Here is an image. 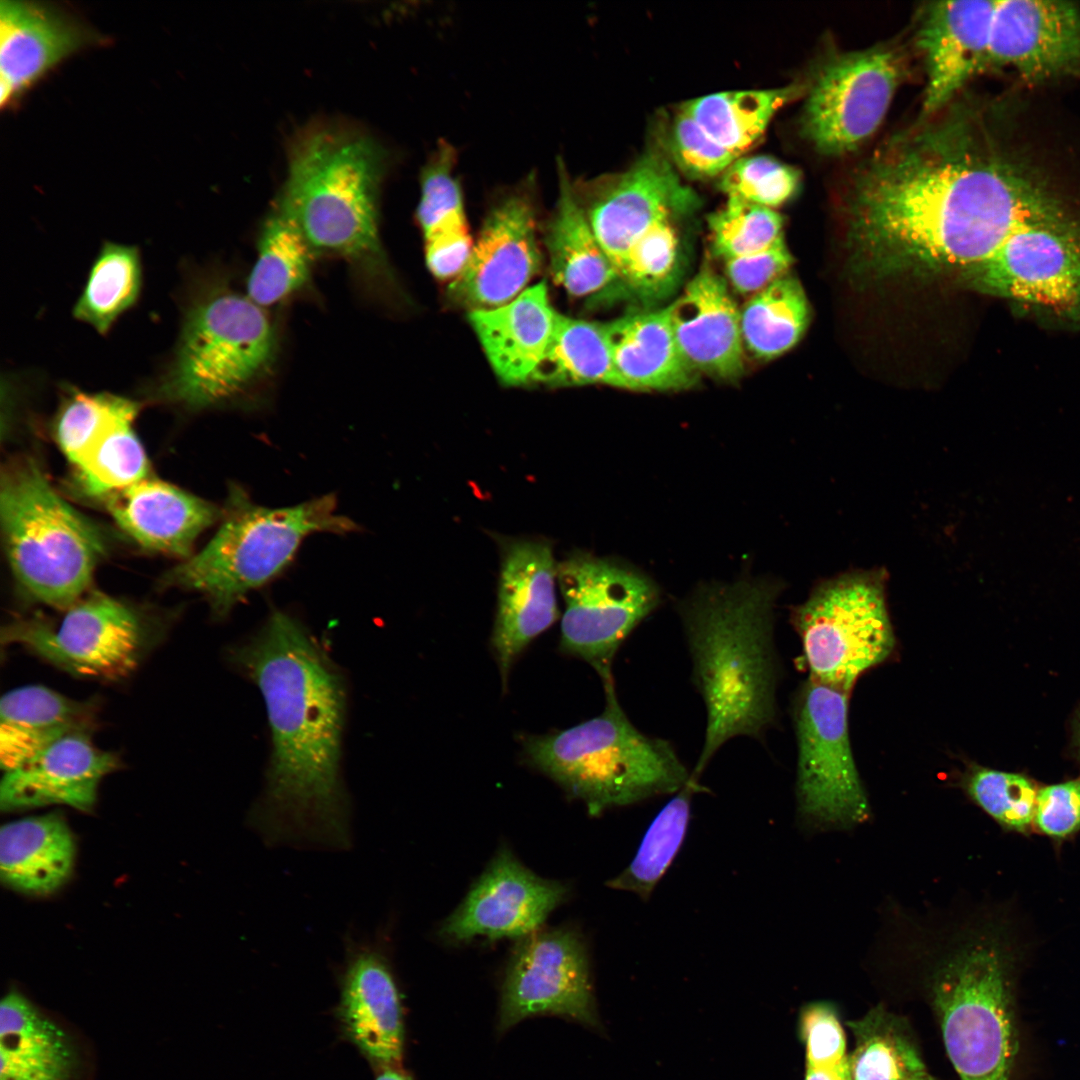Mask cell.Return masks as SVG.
I'll return each mask as SVG.
<instances>
[{"label":"cell","mask_w":1080,"mask_h":1080,"mask_svg":"<svg viewBox=\"0 0 1080 1080\" xmlns=\"http://www.w3.org/2000/svg\"><path fill=\"white\" fill-rule=\"evenodd\" d=\"M791 263V254L782 239L764 250L725 259L724 268L734 290L753 295L785 275Z\"/></svg>","instance_id":"obj_50"},{"label":"cell","mask_w":1080,"mask_h":1080,"mask_svg":"<svg viewBox=\"0 0 1080 1080\" xmlns=\"http://www.w3.org/2000/svg\"><path fill=\"white\" fill-rule=\"evenodd\" d=\"M556 315L546 282H539L502 306L469 311L467 317L498 379L520 386L532 382Z\"/></svg>","instance_id":"obj_29"},{"label":"cell","mask_w":1080,"mask_h":1080,"mask_svg":"<svg viewBox=\"0 0 1080 1080\" xmlns=\"http://www.w3.org/2000/svg\"><path fill=\"white\" fill-rule=\"evenodd\" d=\"M798 170L769 156L735 159L721 174L720 190L735 198L774 209L798 190Z\"/></svg>","instance_id":"obj_47"},{"label":"cell","mask_w":1080,"mask_h":1080,"mask_svg":"<svg viewBox=\"0 0 1080 1080\" xmlns=\"http://www.w3.org/2000/svg\"><path fill=\"white\" fill-rule=\"evenodd\" d=\"M104 37L64 8L0 2V104L8 107L48 71Z\"/></svg>","instance_id":"obj_21"},{"label":"cell","mask_w":1080,"mask_h":1080,"mask_svg":"<svg viewBox=\"0 0 1080 1080\" xmlns=\"http://www.w3.org/2000/svg\"><path fill=\"white\" fill-rule=\"evenodd\" d=\"M559 197L547 225L545 245L554 282L575 298L592 297L618 277L598 242L572 187L562 161H558Z\"/></svg>","instance_id":"obj_33"},{"label":"cell","mask_w":1080,"mask_h":1080,"mask_svg":"<svg viewBox=\"0 0 1080 1080\" xmlns=\"http://www.w3.org/2000/svg\"><path fill=\"white\" fill-rule=\"evenodd\" d=\"M746 350L759 359H773L801 339L809 321L806 295L799 281L783 275L751 295L740 309Z\"/></svg>","instance_id":"obj_37"},{"label":"cell","mask_w":1080,"mask_h":1080,"mask_svg":"<svg viewBox=\"0 0 1080 1080\" xmlns=\"http://www.w3.org/2000/svg\"><path fill=\"white\" fill-rule=\"evenodd\" d=\"M799 1028L805 1045L806 1067H834L849 1059L844 1030L832 1005L825 1002L806 1005L800 1013Z\"/></svg>","instance_id":"obj_49"},{"label":"cell","mask_w":1080,"mask_h":1080,"mask_svg":"<svg viewBox=\"0 0 1080 1080\" xmlns=\"http://www.w3.org/2000/svg\"><path fill=\"white\" fill-rule=\"evenodd\" d=\"M118 767L119 758L97 747L90 734L68 735L4 772L0 807L10 812L67 805L89 811L100 782Z\"/></svg>","instance_id":"obj_25"},{"label":"cell","mask_w":1080,"mask_h":1080,"mask_svg":"<svg viewBox=\"0 0 1080 1080\" xmlns=\"http://www.w3.org/2000/svg\"><path fill=\"white\" fill-rule=\"evenodd\" d=\"M995 2L939 1L923 9L916 39L927 74L923 118L950 104L968 80L987 65Z\"/></svg>","instance_id":"obj_24"},{"label":"cell","mask_w":1080,"mask_h":1080,"mask_svg":"<svg viewBox=\"0 0 1080 1080\" xmlns=\"http://www.w3.org/2000/svg\"><path fill=\"white\" fill-rule=\"evenodd\" d=\"M501 554L492 645L505 685L518 655L558 618L557 565L544 541L511 540Z\"/></svg>","instance_id":"obj_23"},{"label":"cell","mask_w":1080,"mask_h":1080,"mask_svg":"<svg viewBox=\"0 0 1080 1080\" xmlns=\"http://www.w3.org/2000/svg\"><path fill=\"white\" fill-rule=\"evenodd\" d=\"M969 797L1003 827L1027 833L1034 821L1035 784L1020 774L974 765L963 778Z\"/></svg>","instance_id":"obj_45"},{"label":"cell","mask_w":1080,"mask_h":1080,"mask_svg":"<svg viewBox=\"0 0 1080 1080\" xmlns=\"http://www.w3.org/2000/svg\"><path fill=\"white\" fill-rule=\"evenodd\" d=\"M605 329L615 367L632 391H675L692 387L699 374L683 356L668 308L626 314Z\"/></svg>","instance_id":"obj_31"},{"label":"cell","mask_w":1080,"mask_h":1080,"mask_svg":"<svg viewBox=\"0 0 1080 1080\" xmlns=\"http://www.w3.org/2000/svg\"><path fill=\"white\" fill-rule=\"evenodd\" d=\"M375 1080H413L412 1077L398 1067L380 1068Z\"/></svg>","instance_id":"obj_53"},{"label":"cell","mask_w":1080,"mask_h":1080,"mask_svg":"<svg viewBox=\"0 0 1080 1080\" xmlns=\"http://www.w3.org/2000/svg\"><path fill=\"white\" fill-rule=\"evenodd\" d=\"M64 611L59 620L15 618L3 627L2 641L72 675L112 681L134 672L165 633L158 615L99 591Z\"/></svg>","instance_id":"obj_11"},{"label":"cell","mask_w":1080,"mask_h":1080,"mask_svg":"<svg viewBox=\"0 0 1080 1080\" xmlns=\"http://www.w3.org/2000/svg\"><path fill=\"white\" fill-rule=\"evenodd\" d=\"M883 568L851 570L817 584L794 607L810 679L849 693L858 677L895 647Z\"/></svg>","instance_id":"obj_10"},{"label":"cell","mask_w":1080,"mask_h":1080,"mask_svg":"<svg viewBox=\"0 0 1080 1080\" xmlns=\"http://www.w3.org/2000/svg\"><path fill=\"white\" fill-rule=\"evenodd\" d=\"M337 1016L345 1036L378 1069L398 1067L405 1041L402 1001L390 962L376 942L350 941Z\"/></svg>","instance_id":"obj_22"},{"label":"cell","mask_w":1080,"mask_h":1080,"mask_svg":"<svg viewBox=\"0 0 1080 1080\" xmlns=\"http://www.w3.org/2000/svg\"><path fill=\"white\" fill-rule=\"evenodd\" d=\"M975 290L1080 323V239L1033 226L963 270Z\"/></svg>","instance_id":"obj_16"},{"label":"cell","mask_w":1080,"mask_h":1080,"mask_svg":"<svg viewBox=\"0 0 1080 1080\" xmlns=\"http://www.w3.org/2000/svg\"><path fill=\"white\" fill-rule=\"evenodd\" d=\"M667 308L678 346L699 375L732 380L742 374L740 309L723 278L703 268Z\"/></svg>","instance_id":"obj_26"},{"label":"cell","mask_w":1080,"mask_h":1080,"mask_svg":"<svg viewBox=\"0 0 1080 1080\" xmlns=\"http://www.w3.org/2000/svg\"><path fill=\"white\" fill-rule=\"evenodd\" d=\"M703 790L691 773L689 782L654 818L631 863L607 882L608 887L634 893L643 900L650 897L683 843L693 795Z\"/></svg>","instance_id":"obj_41"},{"label":"cell","mask_w":1080,"mask_h":1080,"mask_svg":"<svg viewBox=\"0 0 1080 1080\" xmlns=\"http://www.w3.org/2000/svg\"><path fill=\"white\" fill-rule=\"evenodd\" d=\"M794 720L802 825L847 830L866 822L871 811L850 745L848 693L809 679L796 699Z\"/></svg>","instance_id":"obj_12"},{"label":"cell","mask_w":1080,"mask_h":1080,"mask_svg":"<svg viewBox=\"0 0 1080 1080\" xmlns=\"http://www.w3.org/2000/svg\"><path fill=\"white\" fill-rule=\"evenodd\" d=\"M668 143L673 161L679 169L694 178L722 174L738 158L714 141L682 109L673 122Z\"/></svg>","instance_id":"obj_48"},{"label":"cell","mask_w":1080,"mask_h":1080,"mask_svg":"<svg viewBox=\"0 0 1080 1080\" xmlns=\"http://www.w3.org/2000/svg\"><path fill=\"white\" fill-rule=\"evenodd\" d=\"M0 1024V1080H88L80 1041L22 993L2 998Z\"/></svg>","instance_id":"obj_28"},{"label":"cell","mask_w":1080,"mask_h":1080,"mask_svg":"<svg viewBox=\"0 0 1080 1080\" xmlns=\"http://www.w3.org/2000/svg\"><path fill=\"white\" fill-rule=\"evenodd\" d=\"M557 580L565 604L561 649L590 664L605 693L614 691V658L657 607V587L632 569L585 553H574L559 563Z\"/></svg>","instance_id":"obj_13"},{"label":"cell","mask_w":1080,"mask_h":1080,"mask_svg":"<svg viewBox=\"0 0 1080 1080\" xmlns=\"http://www.w3.org/2000/svg\"><path fill=\"white\" fill-rule=\"evenodd\" d=\"M142 281L139 249L105 242L74 305L73 316L99 334H107L118 318L137 303Z\"/></svg>","instance_id":"obj_39"},{"label":"cell","mask_w":1080,"mask_h":1080,"mask_svg":"<svg viewBox=\"0 0 1080 1080\" xmlns=\"http://www.w3.org/2000/svg\"><path fill=\"white\" fill-rule=\"evenodd\" d=\"M1034 823L1044 834L1067 837L1080 829V779L1038 790Z\"/></svg>","instance_id":"obj_51"},{"label":"cell","mask_w":1080,"mask_h":1080,"mask_svg":"<svg viewBox=\"0 0 1080 1080\" xmlns=\"http://www.w3.org/2000/svg\"><path fill=\"white\" fill-rule=\"evenodd\" d=\"M1018 960L1002 944L972 942L947 951L928 968V992L960 1080H1011Z\"/></svg>","instance_id":"obj_9"},{"label":"cell","mask_w":1080,"mask_h":1080,"mask_svg":"<svg viewBox=\"0 0 1080 1080\" xmlns=\"http://www.w3.org/2000/svg\"><path fill=\"white\" fill-rule=\"evenodd\" d=\"M231 658L261 691L272 734L265 792L252 824L272 843L345 848L350 830L340 774V674L304 627L279 611Z\"/></svg>","instance_id":"obj_2"},{"label":"cell","mask_w":1080,"mask_h":1080,"mask_svg":"<svg viewBox=\"0 0 1080 1080\" xmlns=\"http://www.w3.org/2000/svg\"><path fill=\"white\" fill-rule=\"evenodd\" d=\"M567 894L565 885L537 876L508 848H501L439 934L452 942L476 937L519 940L539 930Z\"/></svg>","instance_id":"obj_18"},{"label":"cell","mask_w":1080,"mask_h":1080,"mask_svg":"<svg viewBox=\"0 0 1080 1080\" xmlns=\"http://www.w3.org/2000/svg\"><path fill=\"white\" fill-rule=\"evenodd\" d=\"M275 348L271 321L249 297L224 289L200 293L183 310L155 397L191 411L229 402L271 366Z\"/></svg>","instance_id":"obj_8"},{"label":"cell","mask_w":1080,"mask_h":1080,"mask_svg":"<svg viewBox=\"0 0 1080 1080\" xmlns=\"http://www.w3.org/2000/svg\"><path fill=\"white\" fill-rule=\"evenodd\" d=\"M714 252L723 260L764 250L783 239L781 216L771 208L735 198L709 216Z\"/></svg>","instance_id":"obj_44"},{"label":"cell","mask_w":1080,"mask_h":1080,"mask_svg":"<svg viewBox=\"0 0 1080 1080\" xmlns=\"http://www.w3.org/2000/svg\"><path fill=\"white\" fill-rule=\"evenodd\" d=\"M804 1080H851L849 1059L834 1067H806Z\"/></svg>","instance_id":"obj_52"},{"label":"cell","mask_w":1080,"mask_h":1080,"mask_svg":"<svg viewBox=\"0 0 1080 1080\" xmlns=\"http://www.w3.org/2000/svg\"><path fill=\"white\" fill-rule=\"evenodd\" d=\"M539 1014L597 1026L587 951L574 929L537 930L519 939L503 982L499 1029Z\"/></svg>","instance_id":"obj_15"},{"label":"cell","mask_w":1080,"mask_h":1080,"mask_svg":"<svg viewBox=\"0 0 1080 1080\" xmlns=\"http://www.w3.org/2000/svg\"><path fill=\"white\" fill-rule=\"evenodd\" d=\"M102 501L119 527L140 546L186 559L197 537L222 516L212 503L148 477Z\"/></svg>","instance_id":"obj_27"},{"label":"cell","mask_w":1080,"mask_h":1080,"mask_svg":"<svg viewBox=\"0 0 1080 1080\" xmlns=\"http://www.w3.org/2000/svg\"><path fill=\"white\" fill-rule=\"evenodd\" d=\"M891 138L848 193L857 251L880 269L963 270L1015 233L1049 225L1050 183L1004 149L971 105L951 102Z\"/></svg>","instance_id":"obj_1"},{"label":"cell","mask_w":1080,"mask_h":1080,"mask_svg":"<svg viewBox=\"0 0 1080 1080\" xmlns=\"http://www.w3.org/2000/svg\"><path fill=\"white\" fill-rule=\"evenodd\" d=\"M1011 66L1040 82L1080 64V9L1072 2L997 0L987 65Z\"/></svg>","instance_id":"obj_20"},{"label":"cell","mask_w":1080,"mask_h":1080,"mask_svg":"<svg viewBox=\"0 0 1080 1080\" xmlns=\"http://www.w3.org/2000/svg\"><path fill=\"white\" fill-rule=\"evenodd\" d=\"M532 382L551 387L604 384L627 389L615 367L605 324L558 312Z\"/></svg>","instance_id":"obj_35"},{"label":"cell","mask_w":1080,"mask_h":1080,"mask_svg":"<svg viewBox=\"0 0 1080 1080\" xmlns=\"http://www.w3.org/2000/svg\"><path fill=\"white\" fill-rule=\"evenodd\" d=\"M312 249L294 220L278 208L263 227L247 297L263 307L300 289L310 275Z\"/></svg>","instance_id":"obj_38"},{"label":"cell","mask_w":1080,"mask_h":1080,"mask_svg":"<svg viewBox=\"0 0 1080 1080\" xmlns=\"http://www.w3.org/2000/svg\"><path fill=\"white\" fill-rule=\"evenodd\" d=\"M796 92L795 86L714 93L682 106L705 132L736 157L765 132L776 111Z\"/></svg>","instance_id":"obj_36"},{"label":"cell","mask_w":1080,"mask_h":1080,"mask_svg":"<svg viewBox=\"0 0 1080 1080\" xmlns=\"http://www.w3.org/2000/svg\"><path fill=\"white\" fill-rule=\"evenodd\" d=\"M97 703L42 685L15 688L0 701V764L8 771L59 739L95 728Z\"/></svg>","instance_id":"obj_30"},{"label":"cell","mask_w":1080,"mask_h":1080,"mask_svg":"<svg viewBox=\"0 0 1080 1080\" xmlns=\"http://www.w3.org/2000/svg\"><path fill=\"white\" fill-rule=\"evenodd\" d=\"M0 518L9 565L32 599L66 610L88 592L106 551L103 533L57 494L33 459L3 467Z\"/></svg>","instance_id":"obj_7"},{"label":"cell","mask_w":1080,"mask_h":1080,"mask_svg":"<svg viewBox=\"0 0 1080 1080\" xmlns=\"http://www.w3.org/2000/svg\"><path fill=\"white\" fill-rule=\"evenodd\" d=\"M851 1080H911L929 1072L904 1023L882 1007L849 1023Z\"/></svg>","instance_id":"obj_40"},{"label":"cell","mask_w":1080,"mask_h":1080,"mask_svg":"<svg viewBox=\"0 0 1080 1080\" xmlns=\"http://www.w3.org/2000/svg\"><path fill=\"white\" fill-rule=\"evenodd\" d=\"M672 220H664L645 233L618 269V280L639 297H658L675 281L680 248Z\"/></svg>","instance_id":"obj_46"},{"label":"cell","mask_w":1080,"mask_h":1080,"mask_svg":"<svg viewBox=\"0 0 1080 1080\" xmlns=\"http://www.w3.org/2000/svg\"><path fill=\"white\" fill-rule=\"evenodd\" d=\"M695 202L694 192L682 183L668 159L649 151L602 188L584 210L617 274L634 243Z\"/></svg>","instance_id":"obj_19"},{"label":"cell","mask_w":1080,"mask_h":1080,"mask_svg":"<svg viewBox=\"0 0 1080 1080\" xmlns=\"http://www.w3.org/2000/svg\"><path fill=\"white\" fill-rule=\"evenodd\" d=\"M780 591L769 580L705 584L679 605L692 680L706 711L692 771L697 779L725 743L741 736L760 740L775 724L774 606Z\"/></svg>","instance_id":"obj_3"},{"label":"cell","mask_w":1080,"mask_h":1080,"mask_svg":"<svg viewBox=\"0 0 1080 1080\" xmlns=\"http://www.w3.org/2000/svg\"><path fill=\"white\" fill-rule=\"evenodd\" d=\"M894 47L834 53L818 68L802 109V135L824 155L857 149L883 121L905 70Z\"/></svg>","instance_id":"obj_14"},{"label":"cell","mask_w":1080,"mask_h":1080,"mask_svg":"<svg viewBox=\"0 0 1080 1080\" xmlns=\"http://www.w3.org/2000/svg\"><path fill=\"white\" fill-rule=\"evenodd\" d=\"M454 160L450 146L441 145L424 169L417 207L426 264L440 280H453L461 273L474 245L462 189L453 173Z\"/></svg>","instance_id":"obj_34"},{"label":"cell","mask_w":1080,"mask_h":1080,"mask_svg":"<svg viewBox=\"0 0 1080 1080\" xmlns=\"http://www.w3.org/2000/svg\"><path fill=\"white\" fill-rule=\"evenodd\" d=\"M541 264L534 206L527 195L512 194L488 213L447 296L468 312L502 306L528 288Z\"/></svg>","instance_id":"obj_17"},{"label":"cell","mask_w":1080,"mask_h":1080,"mask_svg":"<svg viewBox=\"0 0 1080 1080\" xmlns=\"http://www.w3.org/2000/svg\"><path fill=\"white\" fill-rule=\"evenodd\" d=\"M911 1080H936L929 1072Z\"/></svg>","instance_id":"obj_55"},{"label":"cell","mask_w":1080,"mask_h":1080,"mask_svg":"<svg viewBox=\"0 0 1080 1080\" xmlns=\"http://www.w3.org/2000/svg\"><path fill=\"white\" fill-rule=\"evenodd\" d=\"M76 469L80 490L102 500L147 478L149 464L132 425H127L106 437Z\"/></svg>","instance_id":"obj_43"},{"label":"cell","mask_w":1080,"mask_h":1080,"mask_svg":"<svg viewBox=\"0 0 1080 1080\" xmlns=\"http://www.w3.org/2000/svg\"><path fill=\"white\" fill-rule=\"evenodd\" d=\"M68 392L56 418L55 434L65 456L77 466L111 433L132 425L140 406L108 392Z\"/></svg>","instance_id":"obj_42"},{"label":"cell","mask_w":1080,"mask_h":1080,"mask_svg":"<svg viewBox=\"0 0 1080 1080\" xmlns=\"http://www.w3.org/2000/svg\"><path fill=\"white\" fill-rule=\"evenodd\" d=\"M383 167V152L368 137L313 129L291 150L279 208L313 249L375 272L384 265L377 214Z\"/></svg>","instance_id":"obj_4"},{"label":"cell","mask_w":1080,"mask_h":1080,"mask_svg":"<svg viewBox=\"0 0 1080 1080\" xmlns=\"http://www.w3.org/2000/svg\"><path fill=\"white\" fill-rule=\"evenodd\" d=\"M335 510L333 495L292 507H263L232 484L213 538L168 571L161 585L199 593L215 616L225 617L250 591L278 575L307 536L358 530L354 521Z\"/></svg>","instance_id":"obj_6"},{"label":"cell","mask_w":1080,"mask_h":1080,"mask_svg":"<svg viewBox=\"0 0 1080 1080\" xmlns=\"http://www.w3.org/2000/svg\"><path fill=\"white\" fill-rule=\"evenodd\" d=\"M1073 747L1080 766V707L1073 724Z\"/></svg>","instance_id":"obj_54"},{"label":"cell","mask_w":1080,"mask_h":1080,"mask_svg":"<svg viewBox=\"0 0 1080 1080\" xmlns=\"http://www.w3.org/2000/svg\"><path fill=\"white\" fill-rule=\"evenodd\" d=\"M603 712L576 726L524 743L531 762L593 816L675 794L691 773L673 745L649 736L629 720L616 690L605 693Z\"/></svg>","instance_id":"obj_5"},{"label":"cell","mask_w":1080,"mask_h":1080,"mask_svg":"<svg viewBox=\"0 0 1080 1080\" xmlns=\"http://www.w3.org/2000/svg\"><path fill=\"white\" fill-rule=\"evenodd\" d=\"M73 834L56 812L11 821L0 830V875L15 891L47 895L69 879L75 862Z\"/></svg>","instance_id":"obj_32"}]
</instances>
